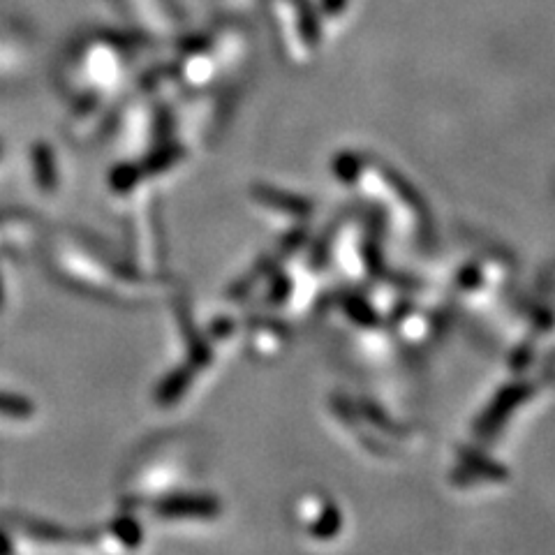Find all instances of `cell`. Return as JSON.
Returning <instances> with one entry per match:
<instances>
[{
    "mask_svg": "<svg viewBox=\"0 0 555 555\" xmlns=\"http://www.w3.org/2000/svg\"><path fill=\"white\" fill-rule=\"evenodd\" d=\"M132 216H130V255L132 266L144 273H162V232L158 204H155L153 192L144 185L135 197L130 199Z\"/></svg>",
    "mask_w": 555,
    "mask_h": 555,
    "instance_id": "3",
    "label": "cell"
},
{
    "mask_svg": "<svg viewBox=\"0 0 555 555\" xmlns=\"http://www.w3.org/2000/svg\"><path fill=\"white\" fill-rule=\"evenodd\" d=\"M31 172L35 188L44 195H54L58 190V158L47 142H37L31 148Z\"/></svg>",
    "mask_w": 555,
    "mask_h": 555,
    "instance_id": "6",
    "label": "cell"
},
{
    "mask_svg": "<svg viewBox=\"0 0 555 555\" xmlns=\"http://www.w3.org/2000/svg\"><path fill=\"white\" fill-rule=\"evenodd\" d=\"M0 308H3V280H0Z\"/></svg>",
    "mask_w": 555,
    "mask_h": 555,
    "instance_id": "9",
    "label": "cell"
},
{
    "mask_svg": "<svg viewBox=\"0 0 555 555\" xmlns=\"http://www.w3.org/2000/svg\"><path fill=\"white\" fill-rule=\"evenodd\" d=\"M204 475V438L167 433L139 447L121 472L125 507H144L165 495L188 491Z\"/></svg>",
    "mask_w": 555,
    "mask_h": 555,
    "instance_id": "2",
    "label": "cell"
},
{
    "mask_svg": "<svg viewBox=\"0 0 555 555\" xmlns=\"http://www.w3.org/2000/svg\"><path fill=\"white\" fill-rule=\"evenodd\" d=\"M35 417V405L21 396L3 394L0 391V421L5 424H24Z\"/></svg>",
    "mask_w": 555,
    "mask_h": 555,
    "instance_id": "8",
    "label": "cell"
},
{
    "mask_svg": "<svg viewBox=\"0 0 555 555\" xmlns=\"http://www.w3.org/2000/svg\"><path fill=\"white\" fill-rule=\"evenodd\" d=\"M42 255L58 283L111 306H153L172 294V283L162 273L155 276L109 259L88 236L70 229L51 234Z\"/></svg>",
    "mask_w": 555,
    "mask_h": 555,
    "instance_id": "1",
    "label": "cell"
},
{
    "mask_svg": "<svg viewBox=\"0 0 555 555\" xmlns=\"http://www.w3.org/2000/svg\"><path fill=\"white\" fill-rule=\"evenodd\" d=\"M160 523H206L216 521L222 507L218 498L202 491H179L144 505Z\"/></svg>",
    "mask_w": 555,
    "mask_h": 555,
    "instance_id": "4",
    "label": "cell"
},
{
    "mask_svg": "<svg viewBox=\"0 0 555 555\" xmlns=\"http://www.w3.org/2000/svg\"><path fill=\"white\" fill-rule=\"evenodd\" d=\"M0 155H3V146H0Z\"/></svg>",
    "mask_w": 555,
    "mask_h": 555,
    "instance_id": "10",
    "label": "cell"
},
{
    "mask_svg": "<svg viewBox=\"0 0 555 555\" xmlns=\"http://www.w3.org/2000/svg\"><path fill=\"white\" fill-rule=\"evenodd\" d=\"M197 375H202V373H199V370H195L188 364V361H185L183 366L174 368L172 373H169L165 380L160 382L158 394H155V401H158L162 407H172L176 403H181L183 396H188L192 384H195Z\"/></svg>",
    "mask_w": 555,
    "mask_h": 555,
    "instance_id": "7",
    "label": "cell"
},
{
    "mask_svg": "<svg viewBox=\"0 0 555 555\" xmlns=\"http://www.w3.org/2000/svg\"><path fill=\"white\" fill-rule=\"evenodd\" d=\"M37 243L35 218L19 211H0V253H21Z\"/></svg>",
    "mask_w": 555,
    "mask_h": 555,
    "instance_id": "5",
    "label": "cell"
}]
</instances>
